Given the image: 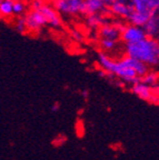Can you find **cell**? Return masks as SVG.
<instances>
[{
    "label": "cell",
    "mask_w": 159,
    "mask_h": 160,
    "mask_svg": "<svg viewBox=\"0 0 159 160\" xmlns=\"http://www.w3.org/2000/svg\"><path fill=\"white\" fill-rule=\"evenodd\" d=\"M144 30L148 38L159 39V10L152 13L148 22L144 26Z\"/></svg>",
    "instance_id": "obj_12"
},
{
    "label": "cell",
    "mask_w": 159,
    "mask_h": 160,
    "mask_svg": "<svg viewBox=\"0 0 159 160\" xmlns=\"http://www.w3.org/2000/svg\"><path fill=\"white\" fill-rule=\"evenodd\" d=\"M52 6L60 15L77 16L85 13V0H52Z\"/></svg>",
    "instance_id": "obj_3"
},
{
    "label": "cell",
    "mask_w": 159,
    "mask_h": 160,
    "mask_svg": "<svg viewBox=\"0 0 159 160\" xmlns=\"http://www.w3.org/2000/svg\"><path fill=\"white\" fill-rule=\"evenodd\" d=\"M71 37L74 38L76 41H81L84 36H82V33L80 32L78 29H74V30H71Z\"/></svg>",
    "instance_id": "obj_21"
},
{
    "label": "cell",
    "mask_w": 159,
    "mask_h": 160,
    "mask_svg": "<svg viewBox=\"0 0 159 160\" xmlns=\"http://www.w3.org/2000/svg\"><path fill=\"white\" fill-rule=\"evenodd\" d=\"M40 12L44 15L47 23L52 28H60L62 26V20L60 13L55 9L52 3H45L41 8Z\"/></svg>",
    "instance_id": "obj_9"
},
{
    "label": "cell",
    "mask_w": 159,
    "mask_h": 160,
    "mask_svg": "<svg viewBox=\"0 0 159 160\" xmlns=\"http://www.w3.org/2000/svg\"><path fill=\"white\" fill-rule=\"evenodd\" d=\"M129 2L134 11L138 12L152 15L159 10V0H129Z\"/></svg>",
    "instance_id": "obj_11"
},
{
    "label": "cell",
    "mask_w": 159,
    "mask_h": 160,
    "mask_svg": "<svg viewBox=\"0 0 159 160\" xmlns=\"http://www.w3.org/2000/svg\"><path fill=\"white\" fill-rule=\"evenodd\" d=\"M27 7H26V3L21 0H15V6H13V13L17 17H21L23 13L26 12Z\"/></svg>",
    "instance_id": "obj_18"
},
{
    "label": "cell",
    "mask_w": 159,
    "mask_h": 160,
    "mask_svg": "<svg viewBox=\"0 0 159 160\" xmlns=\"http://www.w3.org/2000/svg\"><path fill=\"white\" fill-rule=\"evenodd\" d=\"M158 40H159V39H158Z\"/></svg>",
    "instance_id": "obj_24"
},
{
    "label": "cell",
    "mask_w": 159,
    "mask_h": 160,
    "mask_svg": "<svg viewBox=\"0 0 159 160\" xmlns=\"http://www.w3.org/2000/svg\"><path fill=\"white\" fill-rule=\"evenodd\" d=\"M147 36L142 27L134 26L131 23H125L121 31V37L120 39L124 41L126 45H131V43L139 42L141 40L146 39Z\"/></svg>",
    "instance_id": "obj_4"
},
{
    "label": "cell",
    "mask_w": 159,
    "mask_h": 160,
    "mask_svg": "<svg viewBox=\"0 0 159 160\" xmlns=\"http://www.w3.org/2000/svg\"><path fill=\"white\" fill-rule=\"evenodd\" d=\"M106 21H107V19L104 17V15H89L86 17L87 27L92 30H99Z\"/></svg>",
    "instance_id": "obj_14"
},
{
    "label": "cell",
    "mask_w": 159,
    "mask_h": 160,
    "mask_svg": "<svg viewBox=\"0 0 159 160\" xmlns=\"http://www.w3.org/2000/svg\"><path fill=\"white\" fill-rule=\"evenodd\" d=\"M132 92L140 99L145 100V101H150V102H157V96L155 93V90L149 85L145 83L142 80L136 82L135 85L131 86Z\"/></svg>",
    "instance_id": "obj_6"
},
{
    "label": "cell",
    "mask_w": 159,
    "mask_h": 160,
    "mask_svg": "<svg viewBox=\"0 0 159 160\" xmlns=\"http://www.w3.org/2000/svg\"><path fill=\"white\" fill-rule=\"evenodd\" d=\"M15 28L19 33H25L28 31L25 17H18L15 21Z\"/></svg>",
    "instance_id": "obj_19"
},
{
    "label": "cell",
    "mask_w": 159,
    "mask_h": 160,
    "mask_svg": "<svg viewBox=\"0 0 159 160\" xmlns=\"http://www.w3.org/2000/svg\"><path fill=\"white\" fill-rule=\"evenodd\" d=\"M97 61L105 72L119 78L122 82L130 83L131 86L140 81L149 72L148 66L128 56L115 60L106 52H99Z\"/></svg>",
    "instance_id": "obj_1"
},
{
    "label": "cell",
    "mask_w": 159,
    "mask_h": 160,
    "mask_svg": "<svg viewBox=\"0 0 159 160\" xmlns=\"http://www.w3.org/2000/svg\"><path fill=\"white\" fill-rule=\"evenodd\" d=\"M125 23L120 21H109L107 20L101 28L98 30L100 39L118 40L121 37V31Z\"/></svg>",
    "instance_id": "obj_5"
},
{
    "label": "cell",
    "mask_w": 159,
    "mask_h": 160,
    "mask_svg": "<svg viewBox=\"0 0 159 160\" xmlns=\"http://www.w3.org/2000/svg\"><path fill=\"white\" fill-rule=\"evenodd\" d=\"M25 19L26 23H27V29L29 32H37V31L44 28V26L47 25L45 17L40 11L30 10L29 12L26 13Z\"/></svg>",
    "instance_id": "obj_7"
},
{
    "label": "cell",
    "mask_w": 159,
    "mask_h": 160,
    "mask_svg": "<svg viewBox=\"0 0 159 160\" xmlns=\"http://www.w3.org/2000/svg\"><path fill=\"white\" fill-rule=\"evenodd\" d=\"M109 12L107 0H85V15H104Z\"/></svg>",
    "instance_id": "obj_10"
},
{
    "label": "cell",
    "mask_w": 159,
    "mask_h": 160,
    "mask_svg": "<svg viewBox=\"0 0 159 160\" xmlns=\"http://www.w3.org/2000/svg\"><path fill=\"white\" fill-rule=\"evenodd\" d=\"M13 6L15 0H1L0 1V13L3 18H9L13 16Z\"/></svg>",
    "instance_id": "obj_15"
},
{
    "label": "cell",
    "mask_w": 159,
    "mask_h": 160,
    "mask_svg": "<svg viewBox=\"0 0 159 160\" xmlns=\"http://www.w3.org/2000/svg\"><path fill=\"white\" fill-rule=\"evenodd\" d=\"M151 15L149 13H144V12H138V11H132L131 16L129 17L128 21L129 23L134 26H138V27H142L148 22V20L150 19Z\"/></svg>",
    "instance_id": "obj_13"
},
{
    "label": "cell",
    "mask_w": 159,
    "mask_h": 160,
    "mask_svg": "<svg viewBox=\"0 0 159 160\" xmlns=\"http://www.w3.org/2000/svg\"><path fill=\"white\" fill-rule=\"evenodd\" d=\"M44 1H47V0H44Z\"/></svg>",
    "instance_id": "obj_23"
},
{
    "label": "cell",
    "mask_w": 159,
    "mask_h": 160,
    "mask_svg": "<svg viewBox=\"0 0 159 160\" xmlns=\"http://www.w3.org/2000/svg\"><path fill=\"white\" fill-rule=\"evenodd\" d=\"M132 11L134 9L130 5L129 0H118L109 6V12L120 19L128 20L131 16Z\"/></svg>",
    "instance_id": "obj_8"
},
{
    "label": "cell",
    "mask_w": 159,
    "mask_h": 160,
    "mask_svg": "<svg viewBox=\"0 0 159 160\" xmlns=\"http://www.w3.org/2000/svg\"><path fill=\"white\" fill-rule=\"evenodd\" d=\"M45 3L46 2L44 1V0H33V1H31V10L40 11Z\"/></svg>",
    "instance_id": "obj_20"
},
{
    "label": "cell",
    "mask_w": 159,
    "mask_h": 160,
    "mask_svg": "<svg viewBox=\"0 0 159 160\" xmlns=\"http://www.w3.org/2000/svg\"><path fill=\"white\" fill-rule=\"evenodd\" d=\"M99 46L105 52H112L117 49L118 40H110V39H100Z\"/></svg>",
    "instance_id": "obj_16"
},
{
    "label": "cell",
    "mask_w": 159,
    "mask_h": 160,
    "mask_svg": "<svg viewBox=\"0 0 159 160\" xmlns=\"http://www.w3.org/2000/svg\"><path fill=\"white\" fill-rule=\"evenodd\" d=\"M142 81L147 85H149L150 87L155 88L159 85V73L156 72V71H150L147 73L145 77H142Z\"/></svg>",
    "instance_id": "obj_17"
},
{
    "label": "cell",
    "mask_w": 159,
    "mask_h": 160,
    "mask_svg": "<svg viewBox=\"0 0 159 160\" xmlns=\"http://www.w3.org/2000/svg\"><path fill=\"white\" fill-rule=\"evenodd\" d=\"M59 105H58V103H55V105L52 106L51 107V111H54V112H57L58 110H59Z\"/></svg>",
    "instance_id": "obj_22"
},
{
    "label": "cell",
    "mask_w": 159,
    "mask_h": 160,
    "mask_svg": "<svg viewBox=\"0 0 159 160\" xmlns=\"http://www.w3.org/2000/svg\"><path fill=\"white\" fill-rule=\"evenodd\" d=\"M125 52L148 67H155L159 65V40L147 37L139 42L126 45Z\"/></svg>",
    "instance_id": "obj_2"
}]
</instances>
